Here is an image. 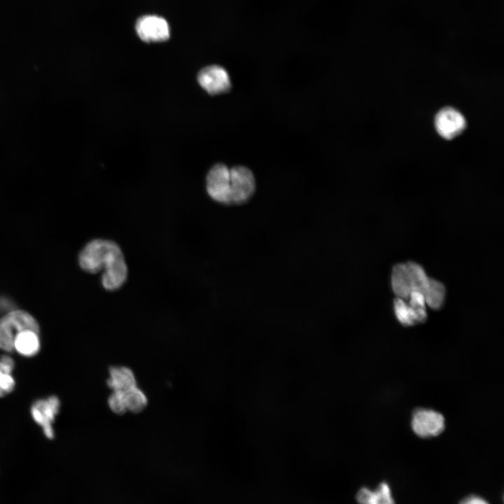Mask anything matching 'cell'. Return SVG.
Masks as SVG:
<instances>
[{
  "mask_svg": "<svg viewBox=\"0 0 504 504\" xmlns=\"http://www.w3.org/2000/svg\"><path fill=\"white\" fill-rule=\"evenodd\" d=\"M60 406L61 402L57 396H49L35 400L30 407L33 420L41 427L44 435L50 440L55 437L53 424Z\"/></svg>",
  "mask_w": 504,
  "mask_h": 504,
  "instance_id": "277c9868",
  "label": "cell"
},
{
  "mask_svg": "<svg viewBox=\"0 0 504 504\" xmlns=\"http://www.w3.org/2000/svg\"><path fill=\"white\" fill-rule=\"evenodd\" d=\"M430 280L424 268L414 262L396 264L392 269V289L397 297L402 299H408L413 291L425 295Z\"/></svg>",
  "mask_w": 504,
  "mask_h": 504,
  "instance_id": "7a4b0ae2",
  "label": "cell"
},
{
  "mask_svg": "<svg viewBox=\"0 0 504 504\" xmlns=\"http://www.w3.org/2000/svg\"><path fill=\"white\" fill-rule=\"evenodd\" d=\"M460 504H489L483 498L476 496H471L463 499Z\"/></svg>",
  "mask_w": 504,
  "mask_h": 504,
  "instance_id": "d6986e66",
  "label": "cell"
},
{
  "mask_svg": "<svg viewBox=\"0 0 504 504\" xmlns=\"http://www.w3.org/2000/svg\"><path fill=\"white\" fill-rule=\"evenodd\" d=\"M393 307L396 316L400 323L404 326H412L416 323L412 311L404 299L396 298Z\"/></svg>",
  "mask_w": 504,
  "mask_h": 504,
  "instance_id": "e0dca14e",
  "label": "cell"
},
{
  "mask_svg": "<svg viewBox=\"0 0 504 504\" xmlns=\"http://www.w3.org/2000/svg\"><path fill=\"white\" fill-rule=\"evenodd\" d=\"M197 81L211 95L227 92L231 88L227 71L218 65H210L202 69L197 74Z\"/></svg>",
  "mask_w": 504,
  "mask_h": 504,
  "instance_id": "52a82bcc",
  "label": "cell"
},
{
  "mask_svg": "<svg viewBox=\"0 0 504 504\" xmlns=\"http://www.w3.org/2000/svg\"><path fill=\"white\" fill-rule=\"evenodd\" d=\"M359 504H395L388 484L383 482L374 491L362 488L357 493Z\"/></svg>",
  "mask_w": 504,
  "mask_h": 504,
  "instance_id": "4fadbf2b",
  "label": "cell"
},
{
  "mask_svg": "<svg viewBox=\"0 0 504 504\" xmlns=\"http://www.w3.org/2000/svg\"><path fill=\"white\" fill-rule=\"evenodd\" d=\"M34 330L40 332L39 324L28 312L12 309L0 318V349L6 353L13 352V341L22 330Z\"/></svg>",
  "mask_w": 504,
  "mask_h": 504,
  "instance_id": "3957f363",
  "label": "cell"
},
{
  "mask_svg": "<svg viewBox=\"0 0 504 504\" xmlns=\"http://www.w3.org/2000/svg\"><path fill=\"white\" fill-rule=\"evenodd\" d=\"M412 427L419 437L437 436L444 428V419L441 414L434 410L419 409L413 414Z\"/></svg>",
  "mask_w": 504,
  "mask_h": 504,
  "instance_id": "ba28073f",
  "label": "cell"
},
{
  "mask_svg": "<svg viewBox=\"0 0 504 504\" xmlns=\"http://www.w3.org/2000/svg\"><path fill=\"white\" fill-rule=\"evenodd\" d=\"M84 271L96 274L104 270L102 284L108 290L120 288L126 281L128 268L120 247L115 241L95 239L89 241L78 255Z\"/></svg>",
  "mask_w": 504,
  "mask_h": 504,
  "instance_id": "6da1fadb",
  "label": "cell"
},
{
  "mask_svg": "<svg viewBox=\"0 0 504 504\" xmlns=\"http://www.w3.org/2000/svg\"><path fill=\"white\" fill-rule=\"evenodd\" d=\"M139 38L145 42H159L169 38V27L163 18L144 15L139 18L135 25Z\"/></svg>",
  "mask_w": 504,
  "mask_h": 504,
  "instance_id": "9c48e42d",
  "label": "cell"
},
{
  "mask_svg": "<svg viewBox=\"0 0 504 504\" xmlns=\"http://www.w3.org/2000/svg\"><path fill=\"white\" fill-rule=\"evenodd\" d=\"M206 187L208 195L213 200L230 205V174L226 165L218 163L209 169Z\"/></svg>",
  "mask_w": 504,
  "mask_h": 504,
  "instance_id": "8992f818",
  "label": "cell"
},
{
  "mask_svg": "<svg viewBox=\"0 0 504 504\" xmlns=\"http://www.w3.org/2000/svg\"><path fill=\"white\" fill-rule=\"evenodd\" d=\"M445 288L444 285L441 282L431 279L429 288L424 295L426 303L430 308L438 309L443 304Z\"/></svg>",
  "mask_w": 504,
  "mask_h": 504,
  "instance_id": "2e32d148",
  "label": "cell"
},
{
  "mask_svg": "<svg viewBox=\"0 0 504 504\" xmlns=\"http://www.w3.org/2000/svg\"><path fill=\"white\" fill-rule=\"evenodd\" d=\"M15 368L13 358L8 355L0 356V398L10 393L16 386L15 379L13 375Z\"/></svg>",
  "mask_w": 504,
  "mask_h": 504,
  "instance_id": "5bb4252c",
  "label": "cell"
},
{
  "mask_svg": "<svg viewBox=\"0 0 504 504\" xmlns=\"http://www.w3.org/2000/svg\"><path fill=\"white\" fill-rule=\"evenodd\" d=\"M40 332L24 330L19 332L13 341V351L23 357L36 356L41 349Z\"/></svg>",
  "mask_w": 504,
  "mask_h": 504,
  "instance_id": "7c38bea8",
  "label": "cell"
},
{
  "mask_svg": "<svg viewBox=\"0 0 504 504\" xmlns=\"http://www.w3.org/2000/svg\"><path fill=\"white\" fill-rule=\"evenodd\" d=\"M230 205L243 204L250 200L255 191L253 172L244 166L230 169Z\"/></svg>",
  "mask_w": 504,
  "mask_h": 504,
  "instance_id": "5b68a950",
  "label": "cell"
},
{
  "mask_svg": "<svg viewBox=\"0 0 504 504\" xmlns=\"http://www.w3.org/2000/svg\"><path fill=\"white\" fill-rule=\"evenodd\" d=\"M109 409L115 414L122 415L127 412L125 393L119 391H112L108 400Z\"/></svg>",
  "mask_w": 504,
  "mask_h": 504,
  "instance_id": "ac0fdd59",
  "label": "cell"
},
{
  "mask_svg": "<svg viewBox=\"0 0 504 504\" xmlns=\"http://www.w3.org/2000/svg\"><path fill=\"white\" fill-rule=\"evenodd\" d=\"M108 374L106 384L112 391L125 392L137 386L134 372L127 366H111Z\"/></svg>",
  "mask_w": 504,
  "mask_h": 504,
  "instance_id": "8fae6325",
  "label": "cell"
},
{
  "mask_svg": "<svg viewBox=\"0 0 504 504\" xmlns=\"http://www.w3.org/2000/svg\"><path fill=\"white\" fill-rule=\"evenodd\" d=\"M435 124L438 134L446 139H451L460 134L466 125L461 113L451 107H445L438 113Z\"/></svg>",
  "mask_w": 504,
  "mask_h": 504,
  "instance_id": "30bf717a",
  "label": "cell"
},
{
  "mask_svg": "<svg viewBox=\"0 0 504 504\" xmlns=\"http://www.w3.org/2000/svg\"><path fill=\"white\" fill-rule=\"evenodd\" d=\"M124 393L127 411L137 414L141 412L146 407L148 398L137 386Z\"/></svg>",
  "mask_w": 504,
  "mask_h": 504,
  "instance_id": "9a60e30c",
  "label": "cell"
}]
</instances>
